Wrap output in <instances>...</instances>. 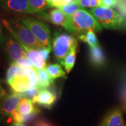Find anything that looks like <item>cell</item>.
I'll return each instance as SVG.
<instances>
[{"label": "cell", "instance_id": "cell-1", "mask_svg": "<svg viewBox=\"0 0 126 126\" xmlns=\"http://www.w3.org/2000/svg\"><path fill=\"white\" fill-rule=\"evenodd\" d=\"M64 28L71 33L78 34L90 30L94 32L102 30V27L92 14L85 10V8L79 9L72 15L67 16V22Z\"/></svg>", "mask_w": 126, "mask_h": 126}, {"label": "cell", "instance_id": "cell-2", "mask_svg": "<svg viewBox=\"0 0 126 126\" xmlns=\"http://www.w3.org/2000/svg\"><path fill=\"white\" fill-rule=\"evenodd\" d=\"M102 28L109 29H126V19L111 8L97 7L90 11Z\"/></svg>", "mask_w": 126, "mask_h": 126}, {"label": "cell", "instance_id": "cell-3", "mask_svg": "<svg viewBox=\"0 0 126 126\" xmlns=\"http://www.w3.org/2000/svg\"><path fill=\"white\" fill-rule=\"evenodd\" d=\"M3 22L11 34L18 39L22 45L37 50L43 47L31 30L23 22L10 24L4 20Z\"/></svg>", "mask_w": 126, "mask_h": 126}, {"label": "cell", "instance_id": "cell-4", "mask_svg": "<svg viewBox=\"0 0 126 126\" xmlns=\"http://www.w3.org/2000/svg\"><path fill=\"white\" fill-rule=\"evenodd\" d=\"M77 42L71 34L65 33L56 32L52 40V50L56 60L63 65L64 60L71 47Z\"/></svg>", "mask_w": 126, "mask_h": 126}, {"label": "cell", "instance_id": "cell-5", "mask_svg": "<svg viewBox=\"0 0 126 126\" xmlns=\"http://www.w3.org/2000/svg\"><path fill=\"white\" fill-rule=\"evenodd\" d=\"M21 22L31 30L43 47L52 50L51 33L48 25L40 20L31 17L23 19Z\"/></svg>", "mask_w": 126, "mask_h": 126}, {"label": "cell", "instance_id": "cell-6", "mask_svg": "<svg viewBox=\"0 0 126 126\" xmlns=\"http://www.w3.org/2000/svg\"><path fill=\"white\" fill-rule=\"evenodd\" d=\"M3 43L5 53L10 64L27 57L22 45L12 34L5 37Z\"/></svg>", "mask_w": 126, "mask_h": 126}, {"label": "cell", "instance_id": "cell-7", "mask_svg": "<svg viewBox=\"0 0 126 126\" xmlns=\"http://www.w3.org/2000/svg\"><path fill=\"white\" fill-rule=\"evenodd\" d=\"M0 5L6 12L33 14L28 0H0Z\"/></svg>", "mask_w": 126, "mask_h": 126}, {"label": "cell", "instance_id": "cell-8", "mask_svg": "<svg viewBox=\"0 0 126 126\" xmlns=\"http://www.w3.org/2000/svg\"><path fill=\"white\" fill-rule=\"evenodd\" d=\"M22 99V96L20 94L13 92L0 99V114L11 117L12 113L16 109Z\"/></svg>", "mask_w": 126, "mask_h": 126}, {"label": "cell", "instance_id": "cell-9", "mask_svg": "<svg viewBox=\"0 0 126 126\" xmlns=\"http://www.w3.org/2000/svg\"><path fill=\"white\" fill-rule=\"evenodd\" d=\"M57 98V95L54 91L44 89L39 91L38 94L33 97L32 101L46 108L50 109Z\"/></svg>", "mask_w": 126, "mask_h": 126}, {"label": "cell", "instance_id": "cell-10", "mask_svg": "<svg viewBox=\"0 0 126 126\" xmlns=\"http://www.w3.org/2000/svg\"><path fill=\"white\" fill-rule=\"evenodd\" d=\"M39 14H40V16L44 19L57 26L64 27L67 22V16H66L57 8L51 9L48 13H45L42 11L39 12Z\"/></svg>", "mask_w": 126, "mask_h": 126}, {"label": "cell", "instance_id": "cell-11", "mask_svg": "<svg viewBox=\"0 0 126 126\" xmlns=\"http://www.w3.org/2000/svg\"><path fill=\"white\" fill-rule=\"evenodd\" d=\"M98 126H126V123L121 110L114 109L105 116Z\"/></svg>", "mask_w": 126, "mask_h": 126}, {"label": "cell", "instance_id": "cell-12", "mask_svg": "<svg viewBox=\"0 0 126 126\" xmlns=\"http://www.w3.org/2000/svg\"><path fill=\"white\" fill-rule=\"evenodd\" d=\"M22 46L26 52L27 57L32 63L33 68L36 70H42L46 68V61L43 59L38 50L30 48L24 45Z\"/></svg>", "mask_w": 126, "mask_h": 126}, {"label": "cell", "instance_id": "cell-13", "mask_svg": "<svg viewBox=\"0 0 126 126\" xmlns=\"http://www.w3.org/2000/svg\"><path fill=\"white\" fill-rule=\"evenodd\" d=\"M13 92L22 94L31 89L29 80L27 77L16 76L9 83Z\"/></svg>", "mask_w": 126, "mask_h": 126}, {"label": "cell", "instance_id": "cell-14", "mask_svg": "<svg viewBox=\"0 0 126 126\" xmlns=\"http://www.w3.org/2000/svg\"><path fill=\"white\" fill-rule=\"evenodd\" d=\"M90 59L94 65L100 67L105 63V56L103 50L99 45L94 47H90Z\"/></svg>", "mask_w": 126, "mask_h": 126}, {"label": "cell", "instance_id": "cell-15", "mask_svg": "<svg viewBox=\"0 0 126 126\" xmlns=\"http://www.w3.org/2000/svg\"><path fill=\"white\" fill-rule=\"evenodd\" d=\"M77 47H78V42H76L71 47L70 51L68 52L64 60L63 66L65 68V70L67 73H70L74 66L75 60H76Z\"/></svg>", "mask_w": 126, "mask_h": 126}, {"label": "cell", "instance_id": "cell-16", "mask_svg": "<svg viewBox=\"0 0 126 126\" xmlns=\"http://www.w3.org/2000/svg\"><path fill=\"white\" fill-rule=\"evenodd\" d=\"M37 78H38V85L37 87L40 90L47 89L54 83V79L50 76L47 72L46 69L36 70Z\"/></svg>", "mask_w": 126, "mask_h": 126}, {"label": "cell", "instance_id": "cell-17", "mask_svg": "<svg viewBox=\"0 0 126 126\" xmlns=\"http://www.w3.org/2000/svg\"><path fill=\"white\" fill-rule=\"evenodd\" d=\"M16 110L20 114L22 115H28L40 110L34 106L32 100H31V99L24 97L20 100L18 107L16 108Z\"/></svg>", "mask_w": 126, "mask_h": 126}, {"label": "cell", "instance_id": "cell-18", "mask_svg": "<svg viewBox=\"0 0 126 126\" xmlns=\"http://www.w3.org/2000/svg\"><path fill=\"white\" fill-rule=\"evenodd\" d=\"M46 69L50 76L53 79L59 78H67L65 72L63 70L62 67L59 64H49L46 67Z\"/></svg>", "mask_w": 126, "mask_h": 126}, {"label": "cell", "instance_id": "cell-19", "mask_svg": "<svg viewBox=\"0 0 126 126\" xmlns=\"http://www.w3.org/2000/svg\"><path fill=\"white\" fill-rule=\"evenodd\" d=\"M78 38L87 43L89 47H94L99 45L96 36L94 33V31L92 30L88 31L83 33L79 34Z\"/></svg>", "mask_w": 126, "mask_h": 126}, {"label": "cell", "instance_id": "cell-20", "mask_svg": "<svg viewBox=\"0 0 126 126\" xmlns=\"http://www.w3.org/2000/svg\"><path fill=\"white\" fill-rule=\"evenodd\" d=\"M33 14H37L51 8L46 0H28Z\"/></svg>", "mask_w": 126, "mask_h": 126}, {"label": "cell", "instance_id": "cell-21", "mask_svg": "<svg viewBox=\"0 0 126 126\" xmlns=\"http://www.w3.org/2000/svg\"><path fill=\"white\" fill-rule=\"evenodd\" d=\"M57 8H59L60 10L66 16H69L72 15V14H74L77 11L84 8L82 7L81 5H79L77 3L71 2L68 4L65 5L64 6H61V7H60Z\"/></svg>", "mask_w": 126, "mask_h": 126}, {"label": "cell", "instance_id": "cell-22", "mask_svg": "<svg viewBox=\"0 0 126 126\" xmlns=\"http://www.w3.org/2000/svg\"><path fill=\"white\" fill-rule=\"evenodd\" d=\"M19 66L15 63L10 64V67L8 69L7 74H6V81L9 84L14 78L18 75Z\"/></svg>", "mask_w": 126, "mask_h": 126}, {"label": "cell", "instance_id": "cell-23", "mask_svg": "<svg viewBox=\"0 0 126 126\" xmlns=\"http://www.w3.org/2000/svg\"><path fill=\"white\" fill-rule=\"evenodd\" d=\"M116 7L124 18H126V0H117Z\"/></svg>", "mask_w": 126, "mask_h": 126}, {"label": "cell", "instance_id": "cell-24", "mask_svg": "<svg viewBox=\"0 0 126 126\" xmlns=\"http://www.w3.org/2000/svg\"><path fill=\"white\" fill-rule=\"evenodd\" d=\"M39 91H40V89L38 88H32V89H30L29 90L26 91V92L22 93V94H21L23 98L25 97V98L32 99L34 96H36V94H38Z\"/></svg>", "mask_w": 126, "mask_h": 126}, {"label": "cell", "instance_id": "cell-25", "mask_svg": "<svg viewBox=\"0 0 126 126\" xmlns=\"http://www.w3.org/2000/svg\"><path fill=\"white\" fill-rule=\"evenodd\" d=\"M15 63L16 64L20 66V67H23V68H32L33 67V65L32 63L31 62V60L26 57L23 58L22 59H20L19 60L17 61Z\"/></svg>", "mask_w": 126, "mask_h": 126}, {"label": "cell", "instance_id": "cell-26", "mask_svg": "<svg viewBox=\"0 0 126 126\" xmlns=\"http://www.w3.org/2000/svg\"><path fill=\"white\" fill-rule=\"evenodd\" d=\"M117 5V0H99V7L114 8Z\"/></svg>", "mask_w": 126, "mask_h": 126}, {"label": "cell", "instance_id": "cell-27", "mask_svg": "<svg viewBox=\"0 0 126 126\" xmlns=\"http://www.w3.org/2000/svg\"><path fill=\"white\" fill-rule=\"evenodd\" d=\"M38 51H39L41 56H42V57L43 58V59L45 60L46 61L48 60V59H49V55L50 52L51 51V49L45 48V47H42V48H41L39 50H38Z\"/></svg>", "mask_w": 126, "mask_h": 126}, {"label": "cell", "instance_id": "cell-28", "mask_svg": "<svg viewBox=\"0 0 126 126\" xmlns=\"http://www.w3.org/2000/svg\"><path fill=\"white\" fill-rule=\"evenodd\" d=\"M33 126H54L44 120H37L34 122Z\"/></svg>", "mask_w": 126, "mask_h": 126}, {"label": "cell", "instance_id": "cell-29", "mask_svg": "<svg viewBox=\"0 0 126 126\" xmlns=\"http://www.w3.org/2000/svg\"><path fill=\"white\" fill-rule=\"evenodd\" d=\"M73 2V0H59L55 4V8H59L61 6H64L65 5L68 4L70 3Z\"/></svg>", "mask_w": 126, "mask_h": 126}, {"label": "cell", "instance_id": "cell-30", "mask_svg": "<svg viewBox=\"0 0 126 126\" xmlns=\"http://www.w3.org/2000/svg\"><path fill=\"white\" fill-rule=\"evenodd\" d=\"M90 2L91 0H79L77 3L81 5L82 7L85 8L91 7Z\"/></svg>", "mask_w": 126, "mask_h": 126}, {"label": "cell", "instance_id": "cell-31", "mask_svg": "<svg viewBox=\"0 0 126 126\" xmlns=\"http://www.w3.org/2000/svg\"><path fill=\"white\" fill-rule=\"evenodd\" d=\"M7 95V92H6L5 90L4 89V88L1 85V83H0V99L4 98Z\"/></svg>", "mask_w": 126, "mask_h": 126}, {"label": "cell", "instance_id": "cell-32", "mask_svg": "<svg viewBox=\"0 0 126 126\" xmlns=\"http://www.w3.org/2000/svg\"><path fill=\"white\" fill-rule=\"evenodd\" d=\"M91 8H96L99 6V0H91Z\"/></svg>", "mask_w": 126, "mask_h": 126}, {"label": "cell", "instance_id": "cell-33", "mask_svg": "<svg viewBox=\"0 0 126 126\" xmlns=\"http://www.w3.org/2000/svg\"><path fill=\"white\" fill-rule=\"evenodd\" d=\"M11 126H25L23 123H21L14 122L12 123V124H11Z\"/></svg>", "mask_w": 126, "mask_h": 126}, {"label": "cell", "instance_id": "cell-34", "mask_svg": "<svg viewBox=\"0 0 126 126\" xmlns=\"http://www.w3.org/2000/svg\"><path fill=\"white\" fill-rule=\"evenodd\" d=\"M58 1H59V0H50V5H51V8L54 7L55 4Z\"/></svg>", "mask_w": 126, "mask_h": 126}, {"label": "cell", "instance_id": "cell-35", "mask_svg": "<svg viewBox=\"0 0 126 126\" xmlns=\"http://www.w3.org/2000/svg\"><path fill=\"white\" fill-rule=\"evenodd\" d=\"M4 115L0 114V124L1 123V122H2L3 120H4Z\"/></svg>", "mask_w": 126, "mask_h": 126}, {"label": "cell", "instance_id": "cell-36", "mask_svg": "<svg viewBox=\"0 0 126 126\" xmlns=\"http://www.w3.org/2000/svg\"><path fill=\"white\" fill-rule=\"evenodd\" d=\"M46 1H47V3H48V4H49V5L50 6V7H51V5H50V0H46Z\"/></svg>", "mask_w": 126, "mask_h": 126}, {"label": "cell", "instance_id": "cell-37", "mask_svg": "<svg viewBox=\"0 0 126 126\" xmlns=\"http://www.w3.org/2000/svg\"><path fill=\"white\" fill-rule=\"evenodd\" d=\"M1 33H2V32H1V25H0V38H1Z\"/></svg>", "mask_w": 126, "mask_h": 126}, {"label": "cell", "instance_id": "cell-38", "mask_svg": "<svg viewBox=\"0 0 126 126\" xmlns=\"http://www.w3.org/2000/svg\"><path fill=\"white\" fill-rule=\"evenodd\" d=\"M78 1H79V0H73V2H75V3H77V2H78Z\"/></svg>", "mask_w": 126, "mask_h": 126}, {"label": "cell", "instance_id": "cell-39", "mask_svg": "<svg viewBox=\"0 0 126 126\" xmlns=\"http://www.w3.org/2000/svg\"><path fill=\"white\" fill-rule=\"evenodd\" d=\"M124 108H126V102L124 103Z\"/></svg>", "mask_w": 126, "mask_h": 126}, {"label": "cell", "instance_id": "cell-40", "mask_svg": "<svg viewBox=\"0 0 126 126\" xmlns=\"http://www.w3.org/2000/svg\"><path fill=\"white\" fill-rule=\"evenodd\" d=\"M125 109V111H126V108H124Z\"/></svg>", "mask_w": 126, "mask_h": 126}, {"label": "cell", "instance_id": "cell-41", "mask_svg": "<svg viewBox=\"0 0 126 126\" xmlns=\"http://www.w3.org/2000/svg\"></svg>", "mask_w": 126, "mask_h": 126}]
</instances>
